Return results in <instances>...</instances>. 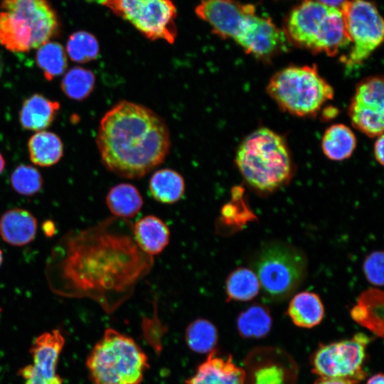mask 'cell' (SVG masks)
Returning a JSON list of instances; mask_svg holds the SVG:
<instances>
[{
  "instance_id": "cell-23",
  "label": "cell",
  "mask_w": 384,
  "mask_h": 384,
  "mask_svg": "<svg viewBox=\"0 0 384 384\" xmlns=\"http://www.w3.org/2000/svg\"><path fill=\"white\" fill-rule=\"evenodd\" d=\"M287 314L297 326L312 328L322 321L324 308L316 294L302 292L294 295L290 301Z\"/></svg>"
},
{
  "instance_id": "cell-1",
  "label": "cell",
  "mask_w": 384,
  "mask_h": 384,
  "mask_svg": "<svg viewBox=\"0 0 384 384\" xmlns=\"http://www.w3.org/2000/svg\"><path fill=\"white\" fill-rule=\"evenodd\" d=\"M114 219L72 230L55 245L46 267L55 294L91 299L107 313L132 295L151 270L153 257L144 253L133 237L114 230Z\"/></svg>"
},
{
  "instance_id": "cell-12",
  "label": "cell",
  "mask_w": 384,
  "mask_h": 384,
  "mask_svg": "<svg viewBox=\"0 0 384 384\" xmlns=\"http://www.w3.org/2000/svg\"><path fill=\"white\" fill-rule=\"evenodd\" d=\"M64 343L63 336L57 329L43 333L34 340L30 351L33 363L18 371L25 384H63L56 368Z\"/></svg>"
},
{
  "instance_id": "cell-10",
  "label": "cell",
  "mask_w": 384,
  "mask_h": 384,
  "mask_svg": "<svg viewBox=\"0 0 384 384\" xmlns=\"http://www.w3.org/2000/svg\"><path fill=\"white\" fill-rule=\"evenodd\" d=\"M370 338L363 334L351 338L321 346L311 358L312 370L320 378L358 382L366 375L363 367Z\"/></svg>"
},
{
  "instance_id": "cell-5",
  "label": "cell",
  "mask_w": 384,
  "mask_h": 384,
  "mask_svg": "<svg viewBox=\"0 0 384 384\" xmlns=\"http://www.w3.org/2000/svg\"><path fill=\"white\" fill-rule=\"evenodd\" d=\"M86 365L94 384H140L149 368L147 356L138 343L111 328L95 343Z\"/></svg>"
},
{
  "instance_id": "cell-35",
  "label": "cell",
  "mask_w": 384,
  "mask_h": 384,
  "mask_svg": "<svg viewBox=\"0 0 384 384\" xmlns=\"http://www.w3.org/2000/svg\"><path fill=\"white\" fill-rule=\"evenodd\" d=\"M383 252L374 251L363 262V269L367 280L375 286L383 284Z\"/></svg>"
},
{
  "instance_id": "cell-29",
  "label": "cell",
  "mask_w": 384,
  "mask_h": 384,
  "mask_svg": "<svg viewBox=\"0 0 384 384\" xmlns=\"http://www.w3.org/2000/svg\"><path fill=\"white\" fill-rule=\"evenodd\" d=\"M36 63L48 81L63 75L68 65L64 47L55 41H48L38 48Z\"/></svg>"
},
{
  "instance_id": "cell-4",
  "label": "cell",
  "mask_w": 384,
  "mask_h": 384,
  "mask_svg": "<svg viewBox=\"0 0 384 384\" xmlns=\"http://www.w3.org/2000/svg\"><path fill=\"white\" fill-rule=\"evenodd\" d=\"M284 33L293 45L330 56L350 43L340 9L316 0H303L292 10Z\"/></svg>"
},
{
  "instance_id": "cell-20",
  "label": "cell",
  "mask_w": 384,
  "mask_h": 384,
  "mask_svg": "<svg viewBox=\"0 0 384 384\" xmlns=\"http://www.w3.org/2000/svg\"><path fill=\"white\" fill-rule=\"evenodd\" d=\"M383 292L370 289L361 293L351 309L352 319L378 336H383Z\"/></svg>"
},
{
  "instance_id": "cell-30",
  "label": "cell",
  "mask_w": 384,
  "mask_h": 384,
  "mask_svg": "<svg viewBox=\"0 0 384 384\" xmlns=\"http://www.w3.org/2000/svg\"><path fill=\"white\" fill-rule=\"evenodd\" d=\"M260 287L255 272L246 267L235 269L225 280V293L230 301L251 300L258 294Z\"/></svg>"
},
{
  "instance_id": "cell-32",
  "label": "cell",
  "mask_w": 384,
  "mask_h": 384,
  "mask_svg": "<svg viewBox=\"0 0 384 384\" xmlns=\"http://www.w3.org/2000/svg\"><path fill=\"white\" fill-rule=\"evenodd\" d=\"M218 338L215 326L209 320L199 318L186 327L185 340L189 348L198 353H207L215 350Z\"/></svg>"
},
{
  "instance_id": "cell-28",
  "label": "cell",
  "mask_w": 384,
  "mask_h": 384,
  "mask_svg": "<svg viewBox=\"0 0 384 384\" xmlns=\"http://www.w3.org/2000/svg\"><path fill=\"white\" fill-rule=\"evenodd\" d=\"M272 323L269 309L263 305L254 304L239 314L237 328L243 338H261L270 332Z\"/></svg>"
},
{
  "instance_id": "cell-31",
  "label": "cell",
  "mask_w": 384,
  "mask_h": 384,
  "mask_svg": "<svg viewBox=\"0 0 384 384\" xmlns=\"http://www.w3.org/2000/svg\"><path fill=\"white\" fill-rule=\"evenodd\" d=\"M95 85V76L91 70L74 66L64 74L60 88L69 99L82 101L92 93Z\"/></svg>"
},
{
  "instance_id": "cell-9",
  "label": "cell",
  "mask_w": 384,
  "mask_h": 384,
  "mask_svg": "<svg viewBox=\"0 0 384 384\" xmlns=\"http://www.w3.org/2000/svg\"><path fill=\"white\" fill-rule=\"evenodd\" d=\"M100 4L149 40L173 43L176 38L177 11L171 0H101Z\"/></svg>"
},
{
  "instance_id": "cell-19",
  "label": "cell",
  "mask_w": 384,
  "mask_h": 384,
  "mask_svg": "<svg viewBox=\"0 0 384 384\" xmlns=\"http://www.w3.org/2000/svg\"><path fill=\"white\" fill-rule=\"evenodd\" d=\"M60 105L46 96L35 93L23 102L19 111V122L22 128L40 132L48 128L59 112Z\"/></svg>"
},
{
  "instance_id": "cell-37",
  "label": "cell",
  "mask_w": 384,
  "mask_h": 384,
  "mask_svg": "<svg viewBox=\"0 0 384 384\" xmlns=\"http://www.w3.org/2000/svg\"><path fill=\"white\" fill-rule=\"evenodd\" d=\"M358 382L349 379L342 378H324L318 379L315 384H358Z\"/></svg>"
},
{
  "instance_id": "cell-2",
  "label": "cell",
  "mask_w": 384,
  "mask_h": 384,
  "mask_svg": "<svg viewBox=\"0 0 384 384\" xmlns=\"http://www.w3.org/2000/svg\"><path fill=\"white\" fill-rule=\"evenodd\" d=\"M96 144L107 170L120 177L139 178L164 161L171 138L166 122L155 112L122 100L102 117Z\"/></svg>"
},
{
  "instance_id": "cell-34",
  "label": "cell",
  "mask_w": 384,
  "mask_h": 384,
  "mask_svg": "<svg viewBox=\"0 0 384 384\" xmlns=\"http://www.w3.org/2000/svg\"><path fill=\"white\" fill-rule=\"evenodd\" d=\"M10 182L16 192L30 196L41 190L43 180L36 168L28 164H20L12 171Z\"/></svg>"
},
{
  "instance_id": "cell-21",
  "label": "cell",
  "mask_w": 384,
  "mask_h": 384,
  "mask_svg": "<svg viewBox=\"0 0 384 384\" xmlns=\"http://www.w3.org/2000/svg\"><path fill=\"white\" fill-rule=\"evenodd\" d=\"M0 43L14 53L38 48L32 31L22 21L6 11L0 12Z\"/></svg>"
},
{
  "instance_id": "cell-38",
  "label": "cell",
  "mask_w": 384,
  "mask_h": 384,
  "mask_svg": "<svg viewBox=\"0 0 384 384\" xmlns=\"http://www.w3.org/2000/svg\"><path fill=\"white\" fill-rule=\"evenodd\" d=\"M327 6L340 8L346 0H316Z\"/></svg>"
},
{
  "instance_id": "cell-7",
  "label": "cell",
  "mask_w": 384,
  "mask_h": 384,
  "mask_svg": "<svg viewBox=\"0 0 384 384\" xmlns=\"http://www.w3.org/2000/svg\"><path fill=\"white\" fill-rule=\"evenodd\" d=\"M254 269L265 297L279 300L291 295L299 286L304 278L306 261L298 249L272 242L259 251Z\"/></svg>"
},
{
  "instance_id": "cell-6",
  "label": "cell",
  "mask_w": 384,
  "mask_h": 384,
  "mask_svg": "<svg viewBox=\"0 0 384 384\" xmlns=\"http://www.w3.org/2000/svg\"><path fill=\"white\" fill-rule=\"evenodd\" d=\"M270 96L283 111L304 117L316 114L334 97L333 87L316 65H290L277 72L267 87Z\"/></svg>"
},
{
  "instance_id": "cell-8",
  "label": "cell",
  "mask_w": 384,
  "mask_h": 384,
  "mask_svg": "<svg viewBox=\"0 0 384 384\" xmlns=\"http://www.w3.org/2000/svg\"><path fill=\"white\" fill-rule=\"evenodd\" d=\"M352 43L341 61L348 69L361 65L382 43L383 21L376 6L367 0H346L339 8Z\"/></svg>"
},
{
  "instance_id": "cell-16",
  "label": "cell",
  "mask_w": 384,
  "mask_h": 384,
  "mask_svg": "<svg viewBox=\"0 0 384 384\" xmlns=\"http://www.w3.org/2000/svg\"><path fill=\"white\" fill-rule=\"evenodd\" d=\"M246 372L236 366L230 355L223 356L215 350L198 366L185 384H245Z\"/></svg>"
},
{
  "instance_id": "cell-22",
  "label": "cell",
  "mask_w": 384,
  "mask_h": 384,
  "mask_svg": "<svg viewBox=\"0 0 384 384\" xmlns=\"http://www.w3.org/2000/svg\"><path fill=\"white\" fill-rule=\"evenodd\" d=\"M29 159L33 164L42 167L57 164L63 155V144L58 135L48 131L33 134L28 142Z\"/></svg>"
},
{
  "instance_id": "cell-40",
  "label": "cell",
  "mask_w": 384,
  "mask_h": 384,
  "mask_svg": "<svg viewBox=\"0 0 384 384\" xmlns=\"http://www.w3.org/2000/svg\"><path fill=\"white\" fill-rule=\"evenodd\" d=\"M5 160L2 154L0 153V174L2 173L5 168Z\"/></svg>"
},
{
  "instance_id": "cell-17",
  "label": "cell",
  "mask_w": 384,
  "mask_h": 384,
  "mask_svg": "<svg viewBox=\"0 0 384 384\" xmlns=\"http://www.w3.org/2000/svg\"><path fill=\"white\" fill-rule=\"evenodd\" d=\"M38 223L28 210L15 208L4 212L0 218V235L8 244L23 246L36 237Z\"/></svg>"
},
{
  "instance_id": "cell-42",
  "label": "cell",
  "mask_w": 384,
  "mask_h": 384,
  "mask_svg": "<svg viewBox=\"0 0 384 384\" xmlns=\"http://www.w3.org/2000/svg\"><path fill=\"white\" fill-rule=\"evenodd\" d=\"M3 262V252L2 250L0 249V267Z\"/></svg>"
},
{
  "instance_id": "cell-33",
  "label": "cell",
  "mask_w": 384,
  "mask_h": 384,
  "mask_svg": "<svg viewBox=\"0 0 384 384\" xmlns=\"http://www.w3.org/2000/svg\"><path fill=\"white\" fill-rule=\"evenodd\" d=\"M65 51L72 61L86 63L98 57L100 46L92 33L85 31H78L70 35Z\"/></svg>"
},
{
  "instance_id": "cell-27",
  "label": "cell",
  "mask_w": 384,
  "mask_h": 384,
  "mask_svg": "<svg viewBox=\"0 0 384 384\" xmlns=\"http://www.w3.org/2000/svg\"><path fill=\"white\" fill-rule=\"evenodd\" d=\"M356 146V138L353 132L343 124H335L328 127L321 140L324 154L333 161L348 159Z\"/></svg>"
},
{
  "instance_id": "cell-14",
  "label": "cell",
  "mask_w": 384,
  "mask_h": 384,
  "mask_svg": "<svg viewBox=\"0 0 384 384\" xmlns=\"http://www.w3.org/2000/svg\"><path fill=\"white\" fill-rule=\"evenodd\" d=\"M1 8L31 28L38 48L59 33L57 14L47 0H2Z\"/></svg>"
},
{
  "instance_id": "cell-18",
  "label": "cell",
  "mask_w": 384,
  "mask_h": 384,
  "mask_svg": "<svg viewBox=\"0 0 384 384\" xmlns=\"http://www.w3.org/2000/svg\"><path fill=\"white\" fill-rule=\"evenodd\" d=\"M132 230L138 247L151 257L160 254L169 245V228L156 215H148L140 218L135 222Z\"/></svg>"
},
{
  "instance_id": "cell-24",
  "label": "cell",
  "mask_w": 384,
  "mask_h": 384,
  "mask_svg": "<svg viewBox=\"0 0 384 384\" xmlns=\"http://www.w3.org/2000/svg\"><path fill=\"white\" fill-rule=\"evenodd\" d=\"M183 177L171 169H161L155 171L149 181V191L158 202L174 204L181 199L185 193Z\"/></svg>"
},
{
  "instance_id": "cell-15",
  "label": "cell",
  "mask_w": 384,
  "mask_h": 384,
  "mask_svg": "<svg viewBox=\"0 0 384 384\" xmlns=\"http://www.w3.org/2000/svg\"><path fill=\"white\" fill-rule=\"evenodd\" d=\"M235 41L247 53L267 59L287 48L288 41L272 20L255 14L247 20Z\"/></svg>"
},
{
  "instance_id": "cell-26",
  "label": "cell",
  "mask_w": 384,
  "mask_h": 384,
  "mask_svg": "<svg viewBox=\"0 0 384 384\" xmlns=\"http://www.w3.org/2000/svg\"><path fill=\"white\" fill-rule=\"evenodd\" d=\"M249 384H294L293 367L281 361L265 358L253 363L247 361Z\"/></svg>"
},
{
  "instance_id": "cell-41",
  "label": "cell",
  "mask_w": 384,
  "mask_h": 384,
  "mask_svg": "<svg viewBox=\"0 0 384 384\" xmlns=\"http://www.w3.org/2000/svg\"><path fill=\"white\" fill-rule=\"evenodd\" d=\"M3 71H4V61H3L2 57L0 55V78L2 75Z\"/></svg>"
},
{
  "instance_id": "cell-25",
  "label": "cell",
  "mask_w": 384,
  "mask_h": 384,
  "mask_svg": "<svg viewBox=\"0 0 384 384\" xmlns=\"http://www.w3.org/2000/svg\"><path fill=\"white\" fill-rule=\"evenodd\" d=\"M105 201L112 215L123 219L134 217L144 203L139 190L128 183H121L112 186L107 193Z\"/></svg>"
},
{
  "instance_id": "cell-36",
  "label": "cell",
  "mask_w": 384,
  "mask_h": 384,
  "mask_svg": "<svg viewBox=\"0 0 384 384\" xmlns=\"http://www.w3.org/2000/svg\"><path fill=\"white\" fill-rule=\"evenodd\" d=\"M374 144V156L377 161L381 165L383 164V134L377 137Z\"/></svg>"
},
{
  "instance_id": "cell-11",
  "label": "cell",
  "mask_w": 384,
  "mask_h": 384,
  "mask_svg": "<svg viewBox=\"0 0 384 384\" xmlns=\"http://www.w3.org/2000/svg\"><path fill=\"white\" fill-rule=\"evenodd\" d=\"M383 77L372 76L358 84L352 97L348 113L355 128L371 137H378L383 132Z\"/></svg>"
},
{
  "instance_id": "cell-39",
  "label": "cell",
  "mask_w": 384,
  "mask_h": 384,
  "mask_svg": "<svg viewBox=\"0 0 384 384\" xmlns=\"http://www.w3.org/2000/svg\"><path fill=\"white\" fill-rule=\"evenodd\" d=\"M366 384H384L383 373H378L369 378Z\"/></svg>"
},
{
  "instance_id": "cell-3",
  "label": "cell",
  "mask_w": 384,
  "mask_h": 384,
  "mask_svg": "<svg viewBox=\"0 0 384 384\" xmlns=\"http://www.w3.org/2000/svg\"><path fill=\"white\" fill-rule=\"evenodd\" d=\"M235 161L246 182L264 192L286 183L292 173V159L284 139L266 127L253 131L242 140Z\"/></svg>"
},
{
  "instance_id": "cell-13",
  "label": "cell",
  "mask_w": 384,
  "mask_h": 384,
  "mask_svg": "<svg viewBox=\"0 0 384 384\" xmlns=\"http://www.w3.org/2000/svg\"><path fill=\"white\" fill-rule=\"evenodd\" d=\"M195 11L214 34L235 41L247 20L255 14V7L237 0H201Z\"/></svg>"
}]
</instances>
